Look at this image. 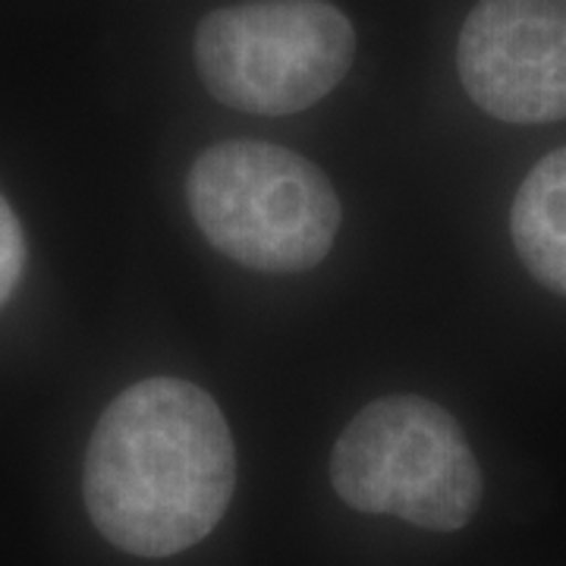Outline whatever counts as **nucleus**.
<instances>
[{
    "mask_svg": "<svg viewBox=\"0 0 566 566\" xmlns=\"http://www.w3.org/2000/svg\"><path fill=\"white\" fill-rule=\"evenodd\" d=\"M457 70L469 98L506 123L566 117V0H479Z\"/></svg>",
    "mask_w": 566,
    "mask_h": 566,
    "instance_id": "5",
    "label": "nucleus"
},
{
    "mask_svg": "<svg viewBox=\"0 0 566 566\" xmlns=\"http://www.w3.org/2000/svg\"><path fill=\"white\" fill-rule=\"evenodd\" d=\"M189 211L221 255L264 274L322 264L340 230V199L315 164L271 142H221L186 180Z\"/></svg>",
    "mask_w": 566,
    "mask_h": 566,
    "instance_id": "2",
    "label": "nucleus"
},
{
    "mask_svg": "<svg viewBox=\"0 0 566 566\" xmlns=\"http://www.w3.org/2000/svg\"><path fill=\"white\" fill-rule=\"evenodd\" d=\"M334 491L359 513L431 532L463 528L482 501V469L460 422L424 397H385L346 424L331 453Z\"/></svg>",
    "mask_w": 566,
    "mask_h": 566,
    "instance_id": "3",
    "label": "nucleus"
},
{
    "mask_svg": "<svg viewBox=\"0 0 566 566\" xmlns=\"http://www.w3.org/2000/svg\"><path fill=\"white\" fill-rule=\"evenodd\" d=\"M510 233L532 277L566 296V148L528 170L510 208Z\"/></svg>",
    "mask_w": 566,
    "mask_h": 566,
    "instance_id": "6",
    "label": "nucleus"
},
{
    "mask_svg": "<svg viewBox=\"0 0 566 566\" xmlns=\"http://www.w3.org/2000/svg\"><path fill=\"white\" fill-rule=\"evenodd\" d=\"M233 485L237 450L211 394L180 378H145L95 424L82 494L111 545L170 557L221 523Z\"/></svg>",
    "mask_w": 566,
    "mask_h": 566,
    "instance_id": "1",
    "label": "nucleus"
},
{
    "mask_svg": "<svg viewBox=\"0 0 566 566\" xmlns=\"http://www.w3.org/2000/svg\"><path fill=\"white\" fill-rule=\"evenodd\" d=\"M25 268V240L13 208L0 196V305L17 293Z\"/></svg>",
    "mask_w": 566,
    "mask_h": 566,
    "instance_id": "7",
    "label": "nucleus"
},
{
    "mask_svg": "<svg viewBox=\"0 0 566 566\" xmlns=\"http://www.w3.org/2000/svg\"><path fill=\"white\" fill-rule=\"evenodd\" d=\"M356 32L327 0H252L208 13L196 32L205 88L223 107L286 117L331 95L353 66Z\"/></svg>",
    "mask_w": 566,
    "mask_h": 566,
    "instance_id": "4",
    "label": "nucleus"
}]
</instances>
